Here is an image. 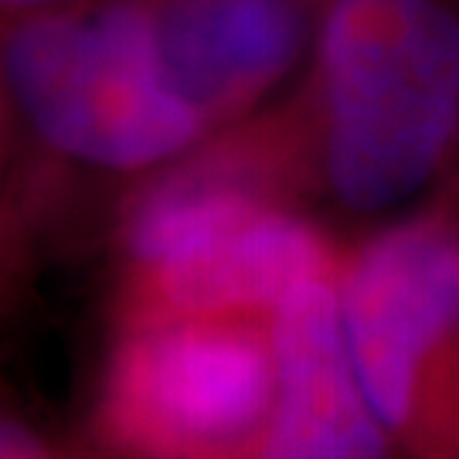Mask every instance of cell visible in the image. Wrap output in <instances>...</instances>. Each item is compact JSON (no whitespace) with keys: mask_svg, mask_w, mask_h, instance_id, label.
<instances>
[{"mask_svg":"<svg viewBox=\"0 0 459 459\" xmlns=\"http://www.w3.org/2000/svg\"><path fill=\"white\" fill-rule=\"evenodd\" d=\"M324 246L316 231L273 204H263L214 238L153 269L160 293L178 310L276 307L307 279L320 276Z\"/></svg>","mask_w":459,"mask_h":459,"instance_id":"obj_7","label":"cell"},{"mask_svg":"<svg viewBox=\"0 0 459 459\" xmlns=\"http://www.w3.org/2000/svg\"><path fill=\"white\" fill-rule=\"evenodd\" d=\"M167 85L221 133L282 99L333 0H130Z\"/></svg>","mask_w":459,"mask_h":459,"instance_id":"obj_3","label":"cell"},{"mask_svg":"<svg viewBox=\"0 0 459 459\" xmlns=\"http://www.w3.org/2000/svg\"><path fill=\"white\" fill-rule=\"evenodd\" d=\"M0 459H45L41 456V446L34 439L28 429L14 426V422H4L0 432Z\"/></svg>","mask_w":459,"mask_h":459,"instance_id":"obj_8","label":"cell"},{"mask_svg":"<svg viewBox=\"0 0 459 459\" xmlns=\"http://www.w3.org/2000/svg\"><path fill=\"white\" fill-rule=\"evenodd\" d=\"M273 381L276 361L238 330H150L116 364L113 411L150 449H208L259 426Z\"/></svg>","mask_w":459,"mask_h":459,"instance_id":"obj_5","label":"cell"},{"mask_svg":"<svg viewBox=\"0 0 459 459\" xmlns=\"http://www.w3.org/2000/svg\"><path fill=\"white\" fill-rule=\"evenodd\" d=\"M273 361L279 402L263 459H385L381 419L347 351L341 296L320 276L276 303Z\"/></svg>","mask_w":459,"mask_h":459,"instance_id":"obj_6","label":"cell"},{"mask_svg":"<svg viewBox=\"0 0 459 459\" xmlns=\"http://www.w3.org/2000/svg\"><path fill=\"white\" fill-rule=\"evenodd\" d=\"M351 361L385 426L411 405L419 361L459 324V221L422 214L377 231L341 290Z\"/></svg>","mask_w":459,"mask_h":459,"instance_id":"obj_4","label":"cell"},{"mask_svg":"<svg viewBox=\"0 0 459 459\" xmlns=\"http://www.w3.org/2000/svg\"><path fill=\"white\" fill-rule=\"evenodd\" d=\"M0 89L17 130L96 170L164 167L214 136L160 75L130 0L4 21Z\"/></svg>","mask_w":459,"mask_h":459,"instance_id":"obj_2","label":"cell"},{"mask_svg":"<svg viewBox=\"0 0 459 459\" xmlns=\"http://www.w3.org/2000/svg\"><path fill=\"white\" fill-rule=\"evenodd\" d=\"M456 157H459V143H456Z\"/></svg>","mask_w":459,"mask_h":459,"instance_id":"obj_10","label":"cell"},{"mask_svg":"<svg viewBox=\"0 0 459 459\" xmlns=\"http://www.w3.org/2000/svg\"><path fill=\"white\" fill-rule=\"evenodd\" d=\"M279 102L337 208L409 204L459 143V0H333Z\"/></svg>","mask_w":459,"mask_h":459,"instance_id":"obj_1","label":"cell"},{"mask_svg":"<svg viewBox=\"0 0 459 459\" xmlns=\"http://www.w3.org/2000/svg\"><path fill=\"white\" fill-rule=\"evenodd\" d=\"M75 0H0V11H4V21L11 17H24V14H38V11H55V7H68Z\"/></svg>","mask_w":459,"mask_h":459,"instance_id":"obj_9","label":"cell"}]
</instances>
